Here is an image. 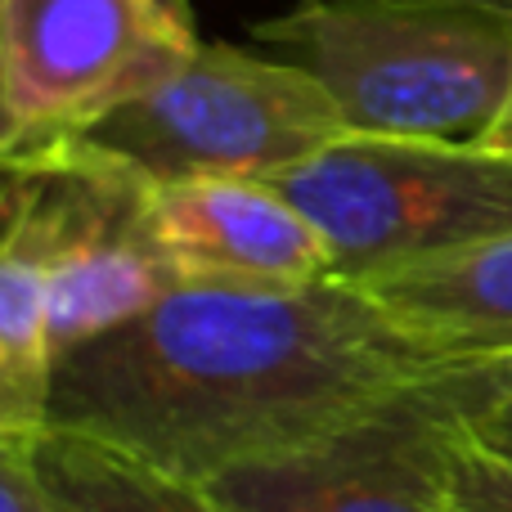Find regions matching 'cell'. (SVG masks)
<instances>
[{
  "label": "cell",
  "instance_id": "7",
  "mask_svg": "<svg viewBox=\"0 0 512 512\" xmlns=\"http://www.w3.org/2000/svg\"><path fill=\"white\" fill-rule=\"evenodd\" d=\"M144 225L176 283H310L333 274L324 234L270 180L144 185Z\"/></svg>",
  "mask_w": 512,
  "mask_h": 512
},
{
  "label": "cell",
  "instance_id": "1",
  "mask_svg": "<svg viewBox=\"0 0 512 512\" xmlns=\"http://www.w3.org/2000/svg\"><path fill=\"white\" fill-rule=\"evenodd\" d=\"M454 364L351 279H180L54 360L50 423L216 481L333 436Z\"/></svg>",
  "mask_w": 512,
  "mask_h": 512
},
{
  "label": "cell",
  "instance_id": "15",
  "mask_svg": "<svg viewBox=\"0 0 512 512\" xmlns=\"http://www.w3.org/2000/svg\"><path fill=\"white\" fill-rule=\"evenodd\" d=\"M481 144H490V149H504V153H512V81H508L504 108H499L495 126H490V131H486V140H481Z\"/></svg>",
  "mask_w": 512,
  "mask_h": 512
},
{
  "label": "cell",
  "instance_id": "5",
  "mask_svg": "<svg viewBox=\"0 0 512 512\" xmlns=\"http://www.w3.org/2000/svg\"><path fill=\"white\" fill-rule=\"evenodd\" d=\"M508 387L512 355L454 360L324 441L243 463L207 486L234 512H445L450 454Z\"/></svg>",
  "mask_w": 512,
  "mask_h": 512
},
{
  "label": "cell",
  "instance_id": "14",
  "mask_svg": "<svg viewBox=\"0 0 512 512\" xmlns=\"http://www.w3.org/2000/svg\"><path fill=\"white\" fill-rule=\"evenodd\" d=\"M23 140L9 108V0H0V153H9Z\"/></svg>",
  "mask_w": 512,
  "mask_h": 512
},
{
  "label": "cell",
  "instance_id": "3",
  "mask_svg": "<svg viewBox=\"0 0 512 512\" xmlns=\"http://www.w3.org/2000/svg\"><path fill=\"white\" fill-rule=\"evenodd\" d=\"M342 135L346 122L319 81L274 54L216 41L63 140L140 185H176L274 180Z\"/></svg>",
  "mask_w": 512,
  "mask_h": 512
},
{
  "label": "cell",
  "instance_id": "8",
  "mask_svg": "<svg viewBox=\"0 0 512 512\" xmlns=\"http://www.w3.org/2000/svg\"><path fill=\"white\" fill-rule=\"evenodd\" d=\"M360 288L454 360L512 355V234L373 274Z\"/></svg>",
  "mask_w": 512,
  "mask_h": 512
},
{
  "label": "cell",
  "instance_id": "16",
  "mask_svg": "<svg viewBox=\"0 0 512 512\" xmlns=\"http://www.w3.org/2000/svg\"><path fill=\"white\" fill-rule=\"evenodd\" d=\"M454 5H477V9H490V14L512 18V0H454Z\"/></svg>",
  "mask_w": 512,
  "mask_h": 512
},
{
  "label": "cell",
  "instance_id": "2",
  "mask_svg": "<svg viewBox=\"0 0 512 512\" xmlns=\"http://www.w3.org/2000/svg\"><path fill=\"white\" fill-rule=\"evenodd\" d=\"M252 36L355 135L481 144L512 81V18L454 0H301Z\"/></svg>",
  "mask_w": 512,
  "mask_h": 512
},
{
  "label": "cell",
  "instance_id": "9",
  "mask_svg": "<svg viewBox=\"0 0 512 512\" xmlns=\"http://www.w3.org/2000/svg\"><path fill=\"white\" fill-rule=\"evenodd\" d=\"M54 512H234L207 481L180 477L140 454L72 427H45L27 441Z\"/></svg>",
  "mask_w": 512,
  "mask_h": 512
},
{
  "label": "cell",
  "instance_id": "4",
  "mask_svg": "<svg viewBox=\"0 0 512 512\" xmlns=\"http://www.w3.org/2000/svg\"><path fill=\"white\" fill-rule=\"evenodd\" d=\"M270 185L310 216L351 283L512 234V153L490 144L346 131Z\"/></svg>",
  "mask_w": 512,
  "mask_h": 512
},
{
  "label": "cell",
  "instance_id": "11",
  "mask_svg": "<svg viewBox=\"0 0 512 512\" xmlns=\"http://www.w3.org/2000/svg\"><path fill=\"white\" fill-rule=\"evenodd\" d=\"M0 512H54L32 454L18 441H0Z\"/></svg>",
  "mask_w": 512,
  "mask_h": 512
},
{
  "label": "cell",
  "instance_id": "12",
  "mask_svg": "<svg viewBox=\"0 0 512 512\" xmlns=\"http://www.w3.org/2000/svg\"><path fill=\"white\" fill-rule=\"evenodd\" d=\"M50 427V409L36 396H27L14 378H9L5 360H0V441L27 445L32 436H41Z\"/></svg>",
  "mask_w": 512,
  "mask_h": 512
},
{
  "label": "cell",
  "instance_id": "13",
  "mask_svg": "<svg viewBox=\"0 0 512 512\" xmlns=\"http://www.w3.org/2000/svg\"><path fill=\"white\" fill-rule=\"evenodd\" d=\"M472 441H477L481 450H490V454H499V459L512 463V387L486 409V414L477 418V427H472Z\"/></svg>",
  "mask_w": 512,
  "mask_h": 512
},
{
  "label": "cell",
  "instance_id": "10",
  "mask_svg": "<svg viewBox=\"0 0 512 512\" xmlns=\"http://www.w3.org/2000/svg\"><path fill=\"white\" fill-rule=\"evenodd\" d=\"M445 512H512V463L468 436L445 468Z\"/></svg>",
  "mask_w": 512,
  "mask_h": 512
},
{
  "label": "cell",
  "instance_id": "6",
  "mask_svg": "<svg viewBox=\"0 0 512 512\" xmlns=\"http://www.w3.org/2000/svg\"><path fill=\"white\" fill-rule=\"evenodd\" d=\"M198 45L185 0H9L18 135L59 140L86 131L158 86Z\"/></svg>",
  "mask_w": 512,
  "mask_h": 512
}]
</instances>
